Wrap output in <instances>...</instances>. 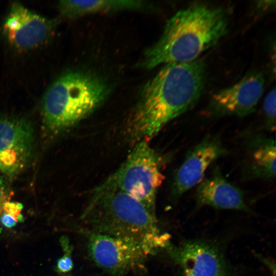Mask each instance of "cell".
<instances>
[{"instance_id": "10", "label": "cell", "mask_w": 276, "mask_h": 276, "mask_svg": "<svg viewBox=\"0 0 276 276\" xmlns=\"http://www.w3.org/2000/svg\"><path fill=\"white\" fill-rule=\"evenodd\" d=\"M55 25L54 21L14 3L5 20L3 30L11 45L18 50H27L45 41L51 36Z\"/></svg>"}, {"instance_id": "18", "label": "cell", "mask_w": 276, "mask_h": 276, "mask_svg": "<svg viewBox=\"0 0 276 276\" xmlns=\"http://www.w3.org/2000/svg\"><path fill=\"white\" fill-rule=\"evenodd\" d=\"M0 222L5 227L11 228L14 227L19 221L8 213L2 212L0 215Z\"/></svg>"}, {"instance_id": "5", "label": "cell", "mask_w": 276, "mask_h": 276, "mask_svg": "<svg viewBox=\"0 0 276 276\" xmlns=\"http://www.w3.org/2000/svg\"><path fill=\"white\" fill-rule=\"evenodd\" d=\"M161 156L149 145H135L120 168L104 182L126 193L155 213L157 192L165 176Z\"/></svg>"}, {"instance_id": "4", "label": "cell", "mask_w": 276, "mask_h": 276, "mask_svg": "<svg viewBox=\"0 0 276 276\" xmlns=\"http://www.w3.org/2000/svg\"><path fill=\"white\" fill-rule=\"evenodd\" d=\"M110 92L108 82L91 72L75 71L62 75L43 97L45 128L56 134L71 128L103 104Z\"/></svg>"}, {"instance_id": "3", "label": "cell", "mask_w": 276, "mask_h": 276, "mask_svg": "<svg viewBox=\"0 0 276 276\" xmlns=\"http://www.w3.org/2000/svg\"><path fill=\"white\" fill-rule=\"evenodd\" d=\"M82 218L88 232L130 240L151 254L170 244L169 235L161 234L157 227L155 213L105 182L93 191Z\"/></svg>"}, {"instance_id": "11", "label": "cell", "mask_w": 276, "mask_h": 276, "mask_svg": "<svg viewBox=\"0 0 276 276\" xmlns=\"http://www.w3.org/2000/svg\"><path fill=\"white\" fill-rule=\"evenodd\" d=\"M224 152L220 140L215 136L207 137L197 144L175 174L172 187L173 195L180 196L199 184L210 165Z\"/></svg>"}, {"instance_id": "1", "label": "cell", "mask_w": 276, "mask_h": 276, "mask_svg": "<svg viewBox=\"0 0 276 276\" xmlns=\"http://www.w3.org/2000/svg\"><path fill=\"white\" fill-rule=\"evenodd\" d=\"M205 76L202 58L164 65L141 89L127 122L129 139L148 143L169 122L192 109L202 95Z\"/></svg>"}, {"instance_id": "9", "label": "cell", "mask_w": 276, "mask_h": 276, "mask_svg": "<svg viewBox=\"0 0 276 276\" xmlns=\"http://www.w3.org/2000/svg\"><path fill=\"white\" fill-rule=\"evenodd\" d=\"M265 78L254 72L236 84L215 93L211 98L209 111L215 116L244 117L252 113L261 98Z\"/></svg>"}, {"instance_id": "12", "label": "cell", "mask_w": 276, "mask_h": 276, "mask_svg": "<svg viewBox=\"0 0 276 276\" xmlns=\"http://www.w3.org/2000/svg\"><path fill=\"white\" fill-rule=\"evenodd\" d=\"M198 204L248 211L241 191L219 174L202 180L196 191Z\"/></svg>"}, {"instance_id": "7", "label": "cell", "mask_w": 276, "mask_h": 276, "mask_svg": "<svg viewBox=\"0 0 276 276\" xmlns=\"http://www.w3.org/2000/svg\"><path fill=\"white\" fill-rule=\"evenodd\" d=\"M34 131L25 119L0 113V171L14 176L31 155Z\"/></svg>"}, {"instance_id": "15", "label": "cell", "mask_w": 276, "mask_h": 276, "mask_svg": "<svg viewBox=\"0 0 276 276\" xmlns=\"http://www.w3.org/2000/svg\"><path fill=\"white\" fill-rule=\"evenodd\" d=\"M60 241L64 251V255L58 260L56 270L60 273H65L70 271L74 266L72 258V248L67 237H61Z\"/></svg>"}, {"instance_id": "13", "label": "cell", "mask_w": 276, "mask_h": 276, "mask_svg": "<svg viewBox=\"0 0 276 276\" xmlns=\"http://www.w3.org/2000/svg\"><path fill=\"white\" fill-rule=\"evenodd\" d=\"M58 8L63 16L73 18L91 14L149 9L150 4L137 0L61 1Z\"/></svg>"}, {"instance_id": "16", "label": "cell", "mask_w": 276, "mask_h": 276, "mask_svg": "<svg viewBox=\"0 0 276 276\" xmlns=\"http://www.w3.org/2000/svg\"><path fill=\"white\" fill-rule=\"evenodd\" d=\"M275 90L273 88L266 97L263 105L267 127L272 131L275 128Z\"/></svg>"}, {"instance_id": "14", "label": "cell", "mask_w": 276, "mask_h": 276, "mask_svg": "<svg viewBox=\"0 0 276 276\" xmlns=\"http://www.w3.org/2000/svg\"><path fill=\"white\" fill-rule=\"evenodd\" d=\"M275 146L274 141L266 140L254 151L251 170L255 175L267 178L275 176Z\"/></svg>"}, {"instance_id": "8", "label": "cell", "mask_w": 276, "mask_h": 276, "mask_svg": "<svg viewBox=\"0 0 276 276\" xmlns=\"http://www.w3.org/2000/svg\"><path fill=\"white\" fill-rule=\"evenodd\" d=\"M166 248L182 276H229L222 254L210 243L189 240Z\"/></svg>"}, {"instance_id": "17", "label": "cell", "mask_w": 276, "mask_h": 276, "mask_svg": "<svg viewBox=\"0 0 276 276\" xmlns=\"http://www.w3.org/2000/svg\"><path fill=\"white\" fill-rule=\"evenodd\" d=\"M11 192L6 182L0 178V215L4 203L9 200Z\"/></svg>"}, {"instance_id": "6", "label": "cell", "mask_w": 276, "mask_h": 276, "mask_svg": "<svg viewBox=\"0 0 276 276\" xmlns=\"http://www.w3.org/2000/svg\"><path fill=\"white\" fill-rule=\"evenodd\" d=\"M86 237L92 260L114 276L141 268L151 254L142 245L130 240L90 232Z\"/></svg>"}, {"instance_id": "2", "label": "cell", "mask_w": 276, "mask_h": 276, "mask_svg": "<svg viewBox=\"0 0 276 276\" xmlns=\"http://www.w3.org/2000/svg\"><path fill=\"white\" fill-rule=\"evenodd\" d=\"M229 16L225 8L202 3L180 10L167 20L161 36L146 49L138 66L152 70L198 59L226 35Z\"/></svg>"}]
</instances>
